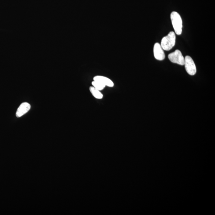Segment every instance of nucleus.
Masks as SVG:
<instances>
[{
  "instance_id": "5",
  "label": "nucleus",
  "mask_w": 215,
  "mask_h": 215,
  "mask_svg": "<svg viewBox=\"0 0 215 215\" xmlns=\"http://www.w3.org/2000/svg\"><path fill=\"white\" fill-rule=\"evenodd\" d=\"M154 56L156 60L162 61L165 58V54L161 44L159 43L155 44L153 48Z\"/></svg>"
},
{
  "instance_id": "3",
  "label": "nucleus",
  "mask_w": 215,
  "mask_h": 215,
  "mask_svg": "<svg viewBox=\"0 0 215 215\" xmlns=\"http://www.w3.org/2000/svg\"><path fill=\"white\" fill-rule=\"evenodd\" d=\"M168 58L172 63L181 65H184V58L181 52L179 50H176L173 52L170 53L168 55Z\"/></svg>"
},
{
  "instance_id": "9",
  "label": "nucleus",
  "mask_w": 215,
  "mask_h": 215,
  "mask_svg": "<svg viewBox=\"0 0 215 215\" xmlns=\"http://www.w3.org/2000/svg\"><path fill=\"white\" fill-rule=\"evenodd\" d=\"M92 85L93 87H94L97 89L100 90V91L103 90L104 88L106 87L105 85L102 84V83H100L99 82L96 81H93L92 83Z\"/></svg>"
},
{
  "instance_id": "1",
  "label": "nucleus",
  "mask_w": 215,
  "mask_h": 215,
  "mask_svg": "<svg viewBox=\"0 0 215 215\" xmlns=\"http://www.w3.org/2000/svg\"><path fill=\"white\" fill-rule=\"evenodd\" d=\"M176 42V35L173 31H170L167 35L164 37L161 42V46L163 50H170L175 46Z\"/></svg>"
},
{
  "instance_id": "8",
  "label": "nucleus",
  "mask_w": 215,
  "mask_h": 215,
  "mask_svg": "<svg viewBox=\"0 0 215 215\" xmlns=\"http://www.w3.org/2000/svg\"><path fill=\"white\" fill-rule=\"evenodd\" d=\"M89 90L91 93L94 98L98 99H101L103 98V94L100 92V90L97 89L93 86L89 88Z\"/></svg>"
},
{
  "instance_id": "6",
  "label": "nucleus",
  "mask_w": 215,
  "mask_h": 215,
  "mask_svg": "<svg viewBox=\"0 0 215 215\" xmlns=\"http://www.w3.org/2000/svg\"><path fill=\"white\" fill-rule=\"evenodd\" d=\"M31 105L27 102H24L20 105L16 112V116L20 117L24 115L31 109Z\"/></svg>"
},
{
  "instance_id": "7",
  "label": "nucleus",
  "mask_w": 215,
  "mask_h": 215,
  "mask_svg": "<svg viewBox=\"0 0 215 215\" xmlns=\"http://www.w3.org/2000/svg\"><path fill=\"white\" fill-rule=\"evenodd\" d=\"M93 80L100 82L102 84L105 85V86H107L110 87H112L114 86V83L109 78L105 77V76L98 75V76H94Z\"/></svg>"
},
{
  "instance_id": "2",
  "label": "nucleus",
  "mask_w": 215,
  "mask_h": 215,
  "mask_svg": "<svg viewBox=\"0 0 215 215\" xmlns=\"http://www.w3.org/2000/svg\"><path fill=\"white\" fill-rule=\"evenodd\" d=\"M172 26L176 35H180L182 33L183 21L180 14L177 12H172L171 14Z\"/></svg>"
},
{
  "instance_id": "4",
  "label": "nucleus",
  "mask_w": 215,
  "mask_h": 215,
  "mask_svg": "<svg viewBox=\"0 0 215 215\" xmlns=\"http://www.w3.org/2000/svg\"><path fill=\"white\" fill-rule=\"evenodd\" d=\"M185 68L189 75H194L196 72V68L193 60L189 56H186L184 58Z\"/></svg>"
}]
</instances>
